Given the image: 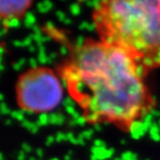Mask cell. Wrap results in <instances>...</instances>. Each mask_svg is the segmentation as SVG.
<instances>
[{
  "label": "cell",
  "mask_w": 160,
  "mask_h": 160,
  "mask_svg": "<svg viewBox=\"0 0 160 160\" xmlns=\"http://www.w3.org/2000/svg\"><path fill=\"white\" fill-rule=\"evenodd\" d=\"M148 71L125 49L87 41L62 72V84L93 124L107 122L128 128L147 116L155 100L146 82Z\"/></svg>",
  "instance_id": "1"
},
{
  "label": "cell",
  "mask_w": 160,
  "mask_h": 160,
  "mask_svg": "<svg viewBox=\"0 0 160 160\" xmlns=\"http://www.w3.org/2000/svg\"><path fill=\"white\" fill-rule=\"evenodd\" d=\"M94 19L102 42L128 51L148 72L160 67V0L101 1Z\"/></svg>",
  "instance_id": "2"
},
{
  "label": "cell",
  "mask_w": 160,
  "mask_h": 160,
  "mask_svg": "<svg viewBox=\"0 0 160 160\" xmlns=\"http://www.w3.org/2000/svg\"><path fill=\"white\" fill-rule=\"evenodd\" d=\"M17 95L21 110L47 114L63 102L64 86L50 68L39 67L19 77Z\"/></svg>",
  "instance_id": "3"
},
{
  "label": "cell",
  "mask_w": 160,
  "mask_h": 160,
  "mask_svg": "<svg viewBox=\"0 0 160 160\" xmlns=\"http://www.w3.org/2000/svg\"><path fill=\"white\" fill-rule=\"evenodd\" d=\"M32 2L27 0H0V18L8 19L25 15Z\"/></svg>",
  "instance_id": "4"
},
{
  "label": "cell",
  "mask_w": 160,
  "mask_h": 160,
  "mask_svg": "<svg viewBox=\"0 0 160 160\" xmlns=\"http://www.w3.org/2000/svg\"><path fill=\"white\" fill-rule=\"evenodd\" d=\"M91 152H92V154L95 155L98 160H104L107 159L109 157L112 156V154L114 153V150L113 148H98V147H93L91 148Z\"/></svg>",
  "instance_id": "5"
},
{
  "label": "cell",
  "mask_w": 160,
  "mask_h": 160,
  "mask_svg": "<svg viewBox=\"0 0 160 160\" xmlns=\"http://www.w3.org/2000/svg\"><path fill=\"white\" fill-rule=\"evenodd\" d=\"M66 121V117L61 113H52L49 115V123L55 125H62Z\"/></svg>",
  "instance_id": "6"
},
{
  "label": "cell",
  "mask_w": 160,
  "mask_h": 160,
  "mask_svg": "<svg viewBox=\"0 0 160 160\" xmlns=\"http://www.w3.org/2000/svg\"><path fill=\"white\" fill-rule=\"evenodd\" d=\"M2 24L7 28H18L20 26V20L18 18H12L8 19H2Z\"/></svg>",
  "instance_id": "7"
},
{
  "label": "cell",
  "mask_w": 160,
  "mask_h": 160,
  "mask_svg": "<svg viewBox=\"0 0 160 160\" xmlns=\"http://www.w3.org/2000/svg\"><path fill=\"white\" fill-rule=\"evenodd\" d=\"M36 23V17L33 13L27 12L24 15V26L27 28H33Z\"/></svg>",
  "instance_id": "8"
},
{
  "label": "cell",
  "mask_w": 160,
  "mask_h": 160,
  "mask_svg": "<svg viewBox=\"0 0 160 160\" xmlns=\"http://www.w3.org/2000/svg\"><path fill=\"white\" fill-rule=\"evenodd\" d=\"M52 8H53V3L50 2V1H48V0H47V1L38 3V5H37V10L42 14L48 13V11H50Z\"/></svg>",
  "instance_id": "9"
},
{
  "label": "cell",
  "mask_w": 160,
  "mask_h": 160,
  "mask_svg": "<svg viewBox=\"0 0 160 160\" xmlns=\"http://www.w3.org/2000/svg\"><path fill=\"white\" fill-rule=\"evenodd\" d=\"M10 116L19 122H23L25 120V112L23 110H15L11 112Z\"/></svg>",
  "instance_id": "10"
},
{
  "label": "cell",
  "mask_w": 160,
  "mask_h": 160,
  "mask_svg": "<svg viewBox=\"0 0 160 160\" xmlns=\"http://www.w3.org/2000/svg\"><path fill=\"white\" fill-rule=\"evenodd\" d=\"M49 123V115H48V114H41V115L39 116V119L36 122V124L38 125V127H44V125H47Z\"/></svg>",
  "instance_id": "11"
},
{
  "label": "cell",
  "mask_w": 160,
  "mask_h": 160,
  "mask_svg": "<svg viewBox=\"0 0 160 160\" xmlns=\"http://www.w3.org/2000/svg\"><path fill=\"white\" fill-rule=\"evenodd\" d=\"M80 11H81V8H80L79 4H77V3H73L70 6V12L74 17H76L80 14Z\"/></svg>",
  "instance_id": "12"
},
{
  "label": "cell",
  "mask_w": 160,
  "mask_h": 160,
  "mask_svg": "<svg viewBox=\"0 0 160 160\" xmlns=\"http://www.w3.org/2000/svg\"><path fill=\"white\" fill-rule=\"evenodd\" d=\"M48 56H47L45 52H39V56H38L39 64H42V65L48 64Z\"/></svg>",
  "instance_id": "13"
},
{
  "label": "cell",
  "mask_w": 160,
  "mask_h": 160,
  "mask_svg": "<svg viewBox=\"0 0 160 160\" xmlns=\"http://www.w3.org/2000/svg\"><path fill=\"white\" fill-rule=\"evenodd\" d=\"M63 105L65 106V108L66 107H74V105H75V101H74V99L72 98H66L64 100H63Z\"/></svg>",
  "instance_id": "14"
},
{
  "label": "cell",
  "mask_w": 160,
  "mask_h": 160,
  "mask_svg": "<svg viewBox=\"0 0 160 160\" xmlns=\"http://www.w3.org/2000/svg\"><path fill=\"white\" fill-rule=\"evenodd\" d=\"M11 111L10 108L8 107V105L5 103V102H1L0 103V113L2 114V115H9V114H11Z\"/></svg>",
  "instance_id": "15"
},
{
  "label": "cell",
  "mask_w": 160,
  "mask_h": 160,
  "mask_svg": "<svg viewBox=\"0 0 160 160\" xmlns=\"http://www.w3.org/2000/svg\"><path fill=\"white\" fill-rule=\"evenodd\" d=\"M66 137H67V141H70L73 145H78L77 137H74V135H73L72 132H68V133H66Z\"/></svg>",
  "instance_id": "16"
},
{
  "label": "cell",
  "mask_w": 160,
  "mask_h": 160,
  "mask_svg": "<svg viewBox=\"0 0 160 160\" xmlns=\"http://www.w3.org/2000/svg\"><path fill=\"white\" fill-rule=\"evenodd\" d=\"M85 42H86V41H85V39H84V37L79 36V37L76 39V44H75L76 48H81L83 47V45L85 44Z\"/></svg>",
  "instance_id": "17"
},
{
  "label": "cell",
  "mask_w": 160,
  "mask_h": 160,
  "mask_svg": "<svg viewBox=\"0 0 160 160\" xmlns=\"http://www.w3.org/2000/svg\"><path fill=\"white\" fill-rule=\"evenodd\" d=\"M55 141L56 142H62V141H67V137H66V134L65 133H62V132H58L55 136Z\"/></svg>",
  "instance_id": "18"
},
{
  "label": "cell",
  "mask_w": 160,
  "mask_h": 160,
  "mask_svg": "<svg viewBox=\"0 0 160 160\" xmlns=\"http://www.w3.org/2000/svg\"><path fill=\"white\" fill-rule=\"evenodd\" d=\"M93 134H94V129H87V130L82 132V135L84 136V138L87 139V140H90L91 138H92Z\"/></svg>",
  "instance_id": "19"
},
{
  "label": "cell",
  "mask_w": 160,
  "mask_h": 160,
  "mask_svg": "<svg viewBox=\"0 0 160 160\" xmlns=\"http://www.w3.org/2000/svg\"><path fill=\"white\" fill-rule=\"evenodd\" d=\"M21 125H22L23 128H25L26 129L30 130V129L32 128V127L34 125V122H29V121H27V120H24L23 122H21Z\"/></svg>",
  "instance_id": "20"
},
{
  "label": "cell",
  "mask_w": 160,
  "mask_h": 160,
  "mask_svg": "<svg viewBox=\"0 0 160 160\" xmlns=\"http://www.w3.org/2000/svg\"><path fill=\"white\" fill-rule=\"evenodd\" d=\"M86 122H87V120H86V118L84 116H80L78 119H76L77 125H81V127H84V125L86 124Z\"/></svg>",
  "instance_id": "21"
},
{
  "label": "cell",
  "mask_w": 160,
  "mask_h": 160,
  "mask_svg": "<svg viewBox=\"0 0 160 160\" xmlns=\"http://www.w3.org/2000/svg\"><path fill=\"white\" fill-rule=\"evenodd\" d=\"M56 17H57V18H58L60 21H63V22L67 18L66 14L64 12H61V11H57V12H56Z\"/></svg>",
  "instance_id": "22"
},
{
  "label": "cell",
  "mask_w": 160,
  "mask_h": 160,
  "mask_svg": "<svg viewBox=\"0 0 160 160\" xmlns=\"http://www.w3.org/2000/svg\"><path fill=\"white\" fill-rule=\"evenodd\" d=\"M21 148H22V151H23L25 153L31 152V151H32L31 146H30L29 144H27V143H23V144H22V145H21Z\"/></svg>",
  "instance_id": "23"
},
{
  "label": "cell",
  "mask_w": 160,
  "mask_h": 160,
  "mask_svg": "<svg viewBox=\"0 0 160 160\" xmlns=\"http://www.w3.org/2000/svg\"><path fill=\"white\" fill-rule=\"evenodd\" d=\"M29 65H30L31 68H39V67H38V66H39V62H38V60L35 59V58H31V59L29 60Z\"/></svg>",
  "instance_id": "24"
},
{
  "label": "cell",
  "mask_w": 160,
  "mask_h": 160,
  "mask_svg": "<svg viewBox=\"0 0 160 160\" xmlns=\"http://www.w3.org/2000/svg\"><path fill=\"white\" fill-rule=\"evenodd\" d=\"M32 35L31 36H28V37H26L24 40H23V44H24V47H30V45L32 44Z\"/></svg>",
  "instance_id": "25"
},
{
  "label": "cell",
  "mask_w": 160,
  "mask_h": 160,
  "mask_svg": "<svg viewBox=\"0 0 160 160\" xmlns=\"http://www.w3.org/2000/svg\"><path fill=\"white\" fill-rule=\"evenodd\" d=\"M84 136L82 135V133H80L78 136H77V142H78V145L80 146H84L85 145V141H84Z\"/></svg>",
  "instance_id": "26"
},
{
  "label": "cell",
  "mask_w": 160,
  "mask_h": 160,
  "mask_svg": "<svg viewBox=\"0 0 160 160\" xmlns=\"http://www.w3.org/2000/svg\"><path fill=\"white\" fill-rule=\"evenodd\" d=\"M94 146L95 147H98V148H105V143L103 141L98 139V140H96L94 142Z\"/></svg>",
  "instance_id": "27"
},
{
  "label": "cell",
  "mask_w": 160,
  "mask_h": 160,
  "mask_svg": "<svg viewBox=\"0 0 160 160\" xmlns=\"http://www.w3.org/2000/svg\"><path fill=\"white\" fill-rule=\"evenodd\" d=\"M13 44L15 45L16 48H23L24 44H23V41H20V40H16L13 42Z\"/></svg>",
  "instance_id": "28"
},
{
  "label": "cell",
  "mask_w": 160,
  "mask_h": 160,
  "mask_svg": "<svg viewBox=\"0 0 160 160\" xmlns=\"http://www.w3.org/2000/svg\"><path fill=\"white\" fill-rule=\"evenodd\" d=\"M54 141H55V137H53V136H48V139H47V141H45V145H47L48 147H49V146H51V145L53 144Z\"/></svg>",
  "instance_id": "29"
},
{
  "label": "cell",
  "mask_w": 160,
  "mask_h": 160,
  "mask_svg": "<svg viewBox=\"0 0 160 160\" xmlns=\"http://www.w3.org/2000/svg\"><path fill=\"white\" fill-rule=\"evenodd\" d=\"M88 26H89V22L82 21L81 23H80V25H79V29L80 30H87L88 29Z\"/></svg>",
  "instance_id": "30"
},
{
  "label": "cell",
  "mask_w": 160,
  "mask_h": 160,
  "mask_svg": "<svg viewBox=\"0 0 160 160\" xmlns=\"http://www.w3.org/2000/svg\"><path fill=\"white\" fill-rule=\"evenodd\" d=\"M65 109H66V111H67V113L68 114V115H71V116H72L73 114L76 112V109L74 107H66Z\"/></svg>",
  "instance_id": "31"
},
{
  "label": "cell",
  "mask_w": 160,
  "mask_h": 160,
  "mask_svg": "<svg viewBox=\"0 0 160 160\" xmlns=\"http://www.w3.org/2000/svg\"><path fill=\"white\" fill-rule=\"evenodd\" d=\"M59 51H60V53L62 54V55H67L68 53V48L67 47H64V45H63V47H61L60 48V49H59Z\"/></svg>",
  "instance_id": "32"
},
{
  "label": "cell",
  "mask_w": 160,
  "mask_h": 160,
  "mask_svg": "<svg viewBox=\"0 0 160 160\" xmlns=\"http://www.w3.org/2000/svg\"><path fill=\"white\" fill-rule=\"evenodd\" d=\"M31 133H33V134H35V133H37L38 131H39V127H38V125L36 124V123H34V125H33V127H32V128L29 130Z\"/></svg>",
  "instance_id": "33"
},
{
  "label": "cell",
  "mask_w": 160,
  "mask_h": 160,
  "mask_svg": "<svg viewBox=\"0 0 160 160\" xmlns=\"http://www.w3.org/2000/svg\"><path fill=\"white\" fill-rule=\"evenodd\" d=\"M13 68L16 71V72H19L21 68H22V66H20L18 62L17 63H15V64H13Z\"/></svg>",
  "instance_id": "34"
},
{
  "label": "cell",
  "mask_w": 160,
  "mask_h": 160,
  "mask_svg": "<svg viewBox=\"0 0 160 160\" xmlns=\"http://www.w3.org/2000/svg\"><path fill=\"white\" fill-rule=\"evenodd\" d=\"M18 160H25V152H19L18 154Z\"/></svg>",
  "instance_id": "35"
},
{
  "label": "cell",
  "mask_w": 160,
  "mask_h": 160,
  "mask_svg": "<svg viewBox=\"0 0 160 160\" xmlns=\"http://www.w3.org/2000/svg\"><path fill=\"white\" fill-rule=\"evenodd\" d=\"M97 29V25L95 22H93V23H89V26H88V31H94Z\"/></svg>",
  "instance_id": "36"
},
{
  "label": "cell",
  "mask_w": 160,
  "mask_h": 160,
  "mask_svg": "<svg viewBox=\"0 0 160 160\" xmlns=\"http://www.w3.org/2000/svg\"><path fill=\"white\" fill-rule=\"evenodd\" d=\"M38 49H39V52H45V51H47V49H45V47L43 45V43L38 44Z\"/></svg>",
  "instance_id": "37"
},
{
  "label": "cell",
  "mask_w": 160,
  "mask_h": 160,
  "mask_svg": "<svg viewBox=\"0 0 160 160\" xmlns=\"http://www.w3.org/2000/svg\"><path fill=\"white\" fill-rule=\"evenodd\" d=\"M32 30L34 31V34H42V31H41L40 27H39V26H37V25L34 26V27L32 28Z\"/></svg>",
  "instance_id": "38"
},
{
  "label": "cell",
  "mask_w": 160,
  "mask_h": 160,
  "mask_svg": "<svg viewBox=\"0 0 160 160\" xmlns=\"http://www.w3.org/2000/svg\"><path fill=\"white\" fill-rule=\"evenodd\" d=\"M100 131L101 130V127H100V123L98 122V123H95L94 124V131Z\"/></svg>",
  "instance_id": "39"
},
{
  "label": "cell",
  "mask_w": 160,
  "mask_h": 160,
  "mask_svg": "<svg viewBox=\"0 0 160 160\" xmlns=\"http://www.w3.org/2000/svg\"><path fill=\"white\" fill-rule=\"evenodd\" d=\"M47 28H48V30H52V29L54 28V24H53V22H51V21H48V23H47Z\"/></svg>",
  "instance_id": "40"
},
{
  "label": "cell",
  "mask_w": 160,
  "mask_h": 160,
  "mask_svg": "<svg viewBox=\"0 0 160 160\" xmlns=\"http://www.w3.org/2000/svg\"><path fill=\"white\" fill-rule=\"evenodd\" d=\"M36 153L38 154L39 157H42V155H43V151H42V148H37Z\"/></svg>",
  "instance_id": "41"
},
{
  "label": "cell",
  "mask_w": 160,
  "mask_h": 160,
  "mask_svg": "<svg viewBox=\"0 0 160 160\" xmlns=\"http://www.w3.org/2000/svg\"><path fill=\"white\" fill-rule=\"evenodd\" d=\"M72 152L70 151V152H68L65 155L64 159H65V160H71V158H72Z\"/></svg>",
  "instance_id": "42"
},
{
  "label": "cell",
  "mask_w": 160,
  "mask_h": 160,
  "mask_svg": "<svg viewBox=\"0 0 160 160\" xmlns=\"http://www.w3.org/2000/svg\"><path fill=\"white\" fill-rule=\"evenodd\" d=\"M56 57H57V54H56L55 52H52V53H50V55L48 56V58H49L50 60L53 61V59H56Z\"/></svg>",
  "instance_id": "43"
},
{
  "label": "cell",
  "mask_w": 160,
  "mask_h": 160,
  "mask_svg": "<svg viewBox=\"0 0 160 160\" xmlns=\"http://www.w3.org/2000/svg\"><path fill=\"white\" fill-rule=\"evenodd\" d=\"M68 123H70L71 127H74V125H77V123H76V120H74V119H72L70 122H68Z\"/></svg>",
  "instance_id": "44"
},
{
  "label": "cell",
  "mask_w": 160,
  "mask_h": 160,
  "mask_svg": "<svg viewBox=\"0 0 160 160\" xmlns=\"http://www.w3.org/2000/svg\"><path fill=\"white\" fill-rule=\"evenodd\" d=\"M6 33H7V29H6V28H4V29H2V30H0V38H2Z\"/></svg>",
  "instance_id": "45"
},
{
  "label": "cell",
  "mask_w": 160,
  "mask_h": 160,
  "mask_svg": "<svg viewBox=\"0 0 160 160\" xmlns=\"http://www.w3.org/2000/svg\"><path fill=\"white\" fill-rule=\"evenodd\" d=\"M28 49H29V51H31V52H34V51H35V50H36V47H35V45H33V44H31V45H30V47L28 48Z\"/></svg>",
  "instance_id": "46"
},
{
  "label": "cell",
  "mask_w": 160,
  "mask_h": 160,
  "mask_svg": "<svg viewBox=\"0 0 160 160\" xmlns=\"http://www.w3.org/2000/svg\"><path fill=\"white\" fill-rule=\"evenodd\" d=\"M20 66H22V67H23L24 65H25V59H19L18 60V62Z\"/></svg>",
  "instance_id": "47"
},
{
  "label": "cell",
  "mask_w": 160,
  "mask_h": 160,
  "mask_svg": "<svg viewBox=\"0 0 160 160\" xmlns=\"http://www.w3.org/2000/svg\"><path fill=\"white\" fill-rule=\"evenodd\" d=\"M71 22H72V20H71L70 18H66V19L64 20V23L67 24V25H68V24H71Z\"/></svg>",
  "instance_id": "48"
},
{
  "label": "cell",
  "mask_w": 160,
  "mask_h": 160,
  "mask_svg": "<svg viewBox=\"0 0 160 160\" xmlns=\"http://www.w3.org/2000/svg\"><path fill=\"white\" fill-rule=\"evenodd\" d=\"M3 99H4V96L0 93V103H1V102H3Z\"/></svg>",
  "instance_id": "49"
},
{
  "label": "cell",
  "mask_w": 160,
  "mask_h": 160,
  "mask_svg": "<svg viewBox=\"0 0 160 160\" xmlns=\"http://www.w3.org/2000/svg\"><path fill=\"white\" fill-rule=\"evenodd\" d=\"M11 122H12V121H11V120H6V121H5V124H6V125H10Z\"/></svg>",
  "instance_id": "50"
},
{
  "label": "cell",
  "mask_w": 160,
  "mask_h": 160,
  "mask_svg": "<svg viewBox=\"0 0 160 160\" xmlns=\"http://www.w3.org/2000/svg\"><path fill=\"white\" fill-rule=\"evenodd\" d=\"M90 160H98V159L95 155L92 154V155H91V157H90Z\"/></svg>",
  "instance_id": "51"
},
{
  "label": "cell",
  "mask_w": 160,
  "mask_h": 160,
  "mask_svg": "<svg viewBox=\"0 0 160 160\" xmlns=\"http://www.w3.org/2000/svg\"><path fill=\"white\" fill-rule=\"evenodd\" d=\"M29 160H37L35 157H33V156H30V158H29Z\"/></svg>",
  "instance_id": "52"
},
{
  "label": "cell",
  "mask_w": 160,
  "mask_h": 160,
  "mask_svg": "<svg viewBox=\"0 0 160 160\" xmlns=\"http://www.w3.org/2000/svg\"><path fill=\"white\" fill-rule=\"evenodd\" d=\"M0 160H3V154L0 152Z\"/></svg>",
  "instance_id": "53"
},
{
  "label": "cell",
  "mask_w": 160,
  "mask_h": 160,
  "mask_svg": "<svg viewBox=\"0 0 160 160\" xmlns=\"http://www.w3.org/2000/svg\"><path fill=\"white\" fill-rule=\"evenodd\" d=\"M49 160H59V159L57 158V157H53V158H50Z\"/></svg>",
  "instance_id": "54"
},
{
  "label": "cell",
  "mask_w": 160,
  "mask_h": 160,
  "mask_svg": "<svg viewBox=\"0 0 160 160\" xmlns=\"http://www.w3.org/2000/svg\"><path fill=\"white\" fill-rule=\"evenodd\" d=\"M1 22H2V18H0V25H1Z\"/></svg>",
  "instance_id": "55"
},
{
  "label": "cell",
  "mask_w": 160,
  "mask_h": 160,
  "mask_svg": "<svg viewBox=\"0 0 160 160\" xmlns=\"http://www.w3.org/2000/svg\"><path fill=\"white\" fill-rule=\"evenodd\" d=\"M40 160H42V159H40Z\"/></svg>",
  "instance_id": "56"
},
{
  "label": "cell",
  "mask_w": 160,
  "mask_h": 160,
  "mask_svg": "<svg viewBox=\"0 0 160 160\" xmlns=\"http://www.w3.org/2000/svg\"><path fill=\"white\" fill-rule=\"evenodd\" d=\"M3 160H4V159H3Z\"/></svg>",
  "instance_id": "57"
}]
</instances>
